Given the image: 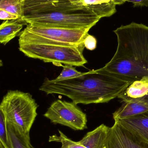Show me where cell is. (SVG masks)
I'll use <instances>...</instances> for the list:
<instances>
[{
	"mask_svg": "<svg viewBox=\"0 0 148 148\" xmlns=\"http://www.w3.org/2000/svg\"><path fill=\"white\" fill-rule=\"evenodd\" d=\"M3 62L1 60H0V67H1L3 66Z\"/></svg>",
	"mask_w": 148,
	"mask_h": 148,
	"instance_id": "603a6c76",
	"label": "cell"
},
{
	"mask_svg": "<svg viewBox=\"0 0 148 148\" xmlns=\"http://www.w3.org/2000/svg\"><path fill=\"white\" fill-rule=\"evenodd\" d=\"M148 111V105L138 101L122 102L120 108L113 114L115 121L129 118Z\"/></svg>",
	"mask_w": 148,
	"mask_h": 148,
	"instance_id": "7c38bea8",
	"label": "cell"
},
{
	"mask_svg": "<svg viewBox=\"0 0 148 148\" xmlns=\"http://www.w3.org/2000/svg\"><path fill=\"white\" fill-rule=\"evenodd\" d=\"M148 77H144L140 81L131 83L118 96L122 102L135 101L147 94Z\"/></svg>",
	"mask_w": 148,
	"mask_h": 148,
	"instance_id": "8fae6325",
	"label": "cell"
},
{
	"mask_svg": "<svg viewBox=\"0 0 148 148\" xmlns=\"http://www.w3.org/2000/svg\"><path fill=\"white\" fill-rule=\"evenodd\" d=\"M43 116L52 123L66 126L73 130L87 128V115L73 102L56 100L51 104Z\"/></svg>",
	"mask_w": 148,
	"mask_h": 148,
	"instance_id": "52a82bcc",
	"label": "cell"
},
{
	"mask_svg": "<svg viewBox=\"0 0 148 148\" xmlns=\"http://www.w3.org/2000/svg\"><path fill=\"white\" fill-rule=\"evenodd\" d=\"M130 83L99 69L62 81L46 78L39 89L48 95L65 96L77 105H87L108 103L118 98Z\"/></svg>",
	"mask_w": 148,
	"mask_h": 148,
	"instance_id": "7a4b0ae2",
	"label": "cell"
},
{
	"mask_svg": "<svg viewBox=\"0 0 148 148\" xmlns=\"http://www.w3.org/2000/svg\"><path fill=\"white\" fill-rule=\"evenodd\" d=\"M126 2H130L133 4V7H148V0L141 1H126Z\"/></svg>",
	"mask_w": 148,
	"mask_h": 148,
	"instance_id": "ffe728a7",
	"label": "cell"
},
{
	"mask_svg": "<svg viewBox=\"0 0 148 148\" xmlns=\"http://www.w3.org/2000/svg\"><path fill=\"white\" fill-rule=\"evenodd\" d=\"M90 28L67 29L27 24L19 34V40L29 42L66 46L83 44Z\"/></svg>",
	"mask_w": 148,
	"mask_h": 148,
	"instance_id": "8992f818",
	"label": "cell"
},
{
	"mask_svg": "<svg viewBox=\"0 0 148 148\" xmlns=\"http://www.w3.org/2000/svg\"><path fill=\"white\" fill-rule=\"evenodd\" d=\"M0 142L5 148H10L7 131V122L4 111L0 104Z\"/></svg>",
	"mask_w": 148,
	"mask_h": 148,
	"instance_id": "e0dca14e",
	"label": "cell"
},
{
	"mask_svg": "<svg viewBox=\"0 0 148 148\" xmlns=\"http://www.w3.org/2000/svg\"><path fill=\"white\" fill-rule=\"evenodd\" d=\"M24 25L67 29L91 28L100 18L86 7L73 0H22Z\"/></svg>",
	"mask_w": 148,
	"mask_h": 148,
	"instance_id": "3957f363",
	"label": "cell"
},
{
	"mask_svg": "<svg viewBox=\"0 0 148 148\" xmlns=\"http://www.w3.org/2000/svg\"><path fill=\"white\" fill-rule=\"evenodd\" d=\"M23 24L17 20H7L0 25V43L6 45L21 32Z\"/></svg>",
	"mask_w": 148,
	"mask_h": 148,
	"instance_id": "2e32d148",
	"label": "cell"
},
{
	"mask_svg": "<svg viewBox=\"0 0 148 148\" xmlns=\"http://www.w3.org/2000/svg\"><path fill=\"white\" fill-rule=\"evenodd\" d=\"M84 47L87 49L92 50L96 48L97 40L93 36L88 34L84 42Z\"/></svg>",
	"mask_w": 148,
	"mask_h": 148,
	"instance_id": "d6986e66",
	"label": "cell"
},
{
	"mask_svg": "<svg viewBox=\"0 0 148 148\" xmlns=\"http://www.w3.org/2000/svg\"><path fill=\"white\" fill-rule=\"evenodd\" d=\"M73 1L77 5L86 7L100 19L102 17H109L116 12L115 0Z\"/></svg>",
	"mask_w": 148,
	"mask_h": 148,
	"instance_id": "30bf717a",
	"label": "cell"
},
{
	"mask_svg": "<svg viewBox=\"0 0 148 148\" xmlns=\"http://www.w3.org/2000/svg\"><path fill=\"white\" fill-rule=\"evenodd\" d=\"M22 16V0H0V20L19 21Z\"/></svg>",
	"mask_w": 148,
	"mask_h": 148,
	"instance_id": "5bb4252c",
	"label": "cell"
},
{
	"mask_svg": "<svg viewBox=\"0 0 148 148\" xmlns=\"http://www.w3.org/2000/svg\"><path fill=\"white\" fill-rule=\"evenodd\" d=\"M7 123L18 126L27 136L37 115L38 105L29 93L9 90L1 103Z\"/></svg>",
	"mask_w": 148,
	"mask_h": 148,
	"instance_id": "5b68a950",
	"label": "cell"
},
{
	"mask_svg": "<svg viewBox=\"0 0 148 148\" xmlns=\"http://www.w3.org/2000/svg\"><path fill=\"white\" fill-rule=\"evenodd\" d=\"M108 128L101 124L87 133L79 142L88 148H104Z\"/></svg>",
	"mask_w": 148,
	"mask_h": 148,
	"instance_id": "4fadbf2b",
	"label": "cell"
},
{
	"mask_svg": "<svg viewBox=\"0 0 148 148\" xmlns=\"http://www.w3.org/2000/svg\"><path fill=\"white\" fill-rule=\"evenodd\" d=\"M59 66H61L63 67V70L60 75L54 80L56 81H62L72 79L77 76H80L83 74V73L79 72L76 70L73 66L70 65H63L60 64Z\"/></svg>",
	"mask_w": 148,
	"mask_h": 148,
	"instance_id": "ac0fdd59",
	"label": "cell"
},
{
	"mask_svg": "<svg viewBox=\"0 0 148 148\" xmlns=\"http://www.w3.org/2000/svg\"><path fill=\"white\" fill-rule=\"evenodd\" d=\"M104 148H148V142L115 121L109 127Z\"/></svg>",
	"mask_w": 148,
	"mask_h": 148,
	"instance_id": "ba28073f",
	"label": "cell"
},
{
	"mask_svg": "<svg viewBox=\"0 0 148 148\" xmlns=\"http://www.w3.org/2000/svg\"><path fill=\"white\" fill-rule=\"evenodd\" d=\"M0 148H5V147H3V145L1 143V142H0Z\"/></svg>",
	"mask_w": 148,
	"mask_h": 148,
	"instance_id": "7402d4cb",
	"label": "cell"
},
{
	"mask_svg": "<svg viewBox=\"0 0 148 148\" xmlns=\"http://www.w3.org/2000/svg\"><path fill=\"white\" fill-rule=\"evenodd\" d=\"M19 41V50L25 56L44 62L83 67L88 63L83 55L84 44L66 46Z\"/></svg>",
	"mask_w": 148,
	"mask_h": 148,
	"instance_id": "277c9868",
	"label": "cell"
},
{
	"mask_svg": "<svg viewBox=\"0 0 148 148\" xmlns=\"http://www.w3.org/2000/svg\"><path fill=\"white\" fill-rule=\"evenodd\" d=\"M7 131L10 148H33L29 136L18 126L7 123Z\"/></svg>",
	"mask_w": 148,
	"mask_h": 148,
	"instance_id": "9a60e30c",
	"label": "cell"
},
{
	"mask_svg": "<svg viewBox=\"0 0 148 148\" xmlns=\"http://www.w3.org/2000/svg\"><path fill=\"white\" fill-rule=\"evenodd\" d=\"M135 101H139L145 104L148 105V93L146 95L142 98H140V99L135 100Z\"/></svg>",
	"mask_w": 148,
	"mask_h": 148,
	"instance_id": "44dd1931",
	"label": "cell"
},
{
	"mask_svg": "<svg viewBox=\"0 0 148 148\" xmlns=\"http://www.w3.org/2000/svg\"><path fill=\"white\" fill-rule=\"evenodd\" d=\"M117 49L102 71L132 83L148 77V26L132 22L114 30Z\"/></svg>",
	"mask_w": 148,
	"mask_h": 148,
	"instance_id": "6da1fadb",
	"label": "cell"
},
{
	"mask_svg": "<svg viewBox=\"0 0 148 148\" xmlns=\"http://www.w3.org/2000/svg\"><path fill=\"white\" fill-rule=\"evenodd\" d=\"M117 121L148 142V111Z\"/></svg>",
	"mask_w": 148,
	"mask_h": 148,
	"instance_id": "9c48e42d",
	"label": "cell"
}]
</instances>
